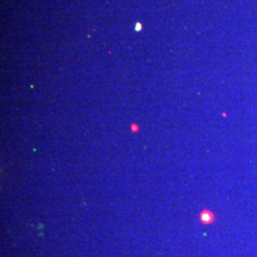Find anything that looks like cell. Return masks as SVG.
Wrapping results in <instances>:
<instances>
[{
  "instance_id": "cell-1",
  "label": "cell",
  "mask_w": 257,
  "mask_h": 257,
  "mask_svg": "<svg viewBox=\"0 0 257 257\" xmlns=\"http://www.w3.org/2000/svg\"><path fill=\"white\" fill-rule=\"evenodd\" d=\"M199 219L202 224L210 225L211 223H214L215 216L212 211H210L209 210H203L199 214Z\"/></svg>"
},
{
  "instance_id": "cell-2",
  "label": "cell",
  "mask_w": 257,
  "mask_h": 257,
  "mask_svg": "<svg viewBox=\"0 0 257 257\" xmlns=\"http://www.w3.org/2000/svg\"><path fill=\"white\" fill-rule=\"evenodd\" d=\"M131 130H132V131H137L138 130V128H137V126L135 125V124H134V125L131 126Z\"/></svg>"
}]
</instances>
